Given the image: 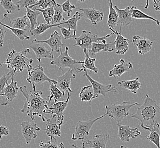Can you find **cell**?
Wrapping results in <instances>:
<instances>
[{
    "label": "cell",
    "mask_w": 160,
    "mask_h": 148,
    "mask_svg": "<svg viewBox=\"0 0 160 148\" xmlns=\"http://www.w3.org/2000/svg\"><path fill=\"white\" fill-rule=\"evenodd\" d=\"M19 91L22 93L26 98L25 101L21 112L25 113L30 119L34 121V116L40 117L42 121L45 122V115L48 114V110L51 106L53 99L51 96L43 98L41 91L37 90L35 84H32V89L30 92L27 90L26 86L19 88Z\"/></svg>",
    "instance_id": "6da1fadb"
},
{
    "label": "cell",
    "mask_w": 160,
    "mask_h": 148,
    "mask_svg": "<svg viewBox=\"0 0 160 148\" xmlns=\"http://www.w3.org/2000/svg\"><path fill=\"white\" fill-rule=\"evenodd\" d=\"M131 117L140 121L142 129L148 130L156 125H160V106L147 94L142 105L138 108L136 113Z\"/></svg>",
    "instance_id": "7a4b0ae2"
},
{
    "label": "cell",
    "mask_w": 160,
    "mask_h": 148,
    "mask_svg": "<svg viewBox=\"0 0 160 148\" xmlns=\"http://www.w3.org/2000/svg\"><path fill=\"white\" fill-rule=\"evenodd\" d=\"M29 48H26L22 52H17L12 49L8 54L7 61L2 62V64L7 65V68L16 72H22L23 70L26 69L28 72L32 70V59L27 57V54H30Z\"/></svg>",
    "instance_id": "3957f363"
},
{
    "label": "cell",
    "mask_w": 160,
    "mask_h": 148,
    "mask_svg": "<svg viewBox=\"0 0 160 148\" xmlns=\"http://www.w3.org/2000/svg\"><path fill=\"white\" fill-rule=\"evenodd\" d=\"M61 54L57 58L51 62V65H54L59 68V70L63 71L64 68H68L77 73L83 71L82 65L84 62L78 61L74 60L68 54V47H66L64 52H62V49L60 50Z\"/></svg>",
    "instance_id": "277c9868"
},
{
    "label": "cell",
    "mask_w": 160,
    "mask_h": 148,
    "mask_svg": "<svg viewBox=\"0 0 160 148\" xmlns=\"http://www.w3.org/2000/svg\"><path fill=\"white\" fill-rule=\"evenodd\" d=\"M139 104L135 103L130 104L129 102L124 101L120 104L107 105L105 106L106 114L118 123L121 122L122 120L129 115L131 108Z\"/></svg>",
    "instance_id": "5b68a950"
},
{
    "label": "cell",
    "mask_w": 160,
    "mask_h": 148,
    "mask_svg": "<svg viewBox=\"0 0 160 148\" xmlns=\"http://www.w3.org/2000/svg\"><path fill=\"white\" fill-rule=\"evenodd\" d=\"M113 33H110L107 36L102 37H99L96 34H93L91 32L83 30L82 34L79 37H75V40L76 41V43L74 45V46H79L83 50H87L90 51L92 47V43L93 42H99L106 40L109 37L112 36Z\"/></svg>",
    "instance_id": "8992f818"
},
{
    "label": "cell",
    "mask_w": 160,
    "mask_h": 148,
    "mask_svg": "<svg viewBox=\"0 0 160 148\" xmlns=\"http://www.w3.org/2000/svg\"><path fill=\"white\" fill-rule=\"evenodd\" d=\"M107 116V114H104L102 116L97 117L95 119L89 120L86 121H79L77 122L75 126V131L72 134L71 139L74 141L76 140H83L86 138L87 136L89 135L90 130L92 127L93 125L99 120L102 119L104 117Z\"/></svg>",
    "instance_id": "52a82bcc"
},
{
    "label": "cell",
    "mask_w": 160,
    "mask_h": 148,
    "mask_svg": "<svg viewBox=\"0 0 160 148\" xmlns=\"http://www.w3.org/2000/svg\"><path fill=\"white\" fill-rule=\"evenodd\" d=\"M83 71L84 72V76L87 77V79L89 81L92 87L93 91V99L98 97L100 95L105 96L106 93L109 92H112L115 93H118V90L115 87H113L111 84L105 85L93 80L92 78L87 74L86 69L83 67Z\"/></svg>",
    "instance_id": "ba28073f"
},
{
    "label": "cell",
    "mask_w": 160,
    "mask_h": 148,
    "mask_svg": "<svg viewBox=\"0 0 160 148\" xmlns=\"http://www.w3.org/2000/svg\"><path fill=\"white\" fill-rule=\"evenodd\" d=\"M14 78L15 75L11 77V83H7L4 88L3 93L0 96V106H7L16 97L19 88L17 86V81H14Z\"/></svg>",
    "instance_id": "9c48e42d"
},
{
    "label": "cell",
    "mask_w": 160,
    "mask_h": 148,
    "mask_svg": "<svg viewBox=\"0 0 160 148\" xmlns=\"http://www.w3.org/2000/svg\"><path fill=\"white\" fill-rule=\"evenodd\" d=\"M68 97L67 100L63 101H58L54 103V101L51 104V106L48 110V113L51 115V116H57V121L59 127L61 128V126L64 120L63 112L68 106V103L70 98V93L68 92Z\"/></svg>",
    "instance_id": "30bf717a"
},
{
    "label": "cell",
    "mask_w": 160,
    "mask_h": 148,
    "mask_svg": "<svg viewBox=\"0 0 160 148\" xmlns=\"http://www.w3.org/2000/svg\"><path fill=\"white\" fill-rule=\"evenodd\" d=\"M26 81L29 83L32 84V85L35 84L43 83L45 81L52 83L55 85H57V81L50 79L45 74L43 71V68L40 65H39L37 67L29 71V76L26 79Z\"/></svg>",
    "instance_id": "8fae6325"
},
{
    "label": "cell",
    "mask_w": 160,
    "mask_h": 148,
    "mask_svg": "<svg viewBox=\"0 0 160 148\" xmlns=\"http://www.w3.org/2000/svg\"><path fill=\"white\" fill-rule=\"evenodd\" d=\"M109 139L108 133L94 136L91 139L85 138L82 140V148H106Z\"/></svg>",
    "instance_id": "7c38bea8"
},
{
    "label": "cell",
    "mask_w": 160,
    "mask_h": 148,
    "mask_svg": "<svg viewBox=\"0 0 160 148\" xmlns=\"http://www.w3.org/2000/svg\"><path fill=\"white\" fill-rule=\"evenodd\" d=\"M118 128V137L121 141L127 142L130 141L131 138L135 139L141 136V132L138 128H131L128 125L122 126L120 123L117 124Z\"/></svg>",
    "instance_id": "4fadbf2b"
},
{
    "label": "cell",
    "mask_w": 160,
    "mask_h": 148,
    "mask_svg": "<svg viewBox=\"0 0 160 148\" xmlns=\"http://www.w3.org/2000/svg\"><path fill=\"white\" fill-rule=\"evenodd\" d=\"M21 126L23 137L25 140L26 143L28 144L32 141V140L36 139L37 137V132L41 131L34 122H29L28 121H23L21 124Z\"/></svg>",
    "instance_id": "5bb4252c"
},
{
    "label": "cell",
    "mask_w": 160,
    "mask_h": 148,
    "mask_svg": "<svg viewBox=\"0 0 160 148\" xmlns=\"http://www.w3.org/2000/svg\"><path fill=\"white\" fill-rule=\"evenodd\" d=\"M74 71L69 69L65 74L57 77V87L59 90L65 94L66 92L71 93L73 91L71 89V81L76 77V75Z\"/></svg>",
    "instance_id": "9a60e30c"
},
{
    "label": "cell",
    "mask_w": 160,
    "mask_h": 148,
    "mask_svg": "<svg viewBox=\"0 0 160 148\" xmlns=\"http://www.w3.org/2000/svg\"><path fill=\"white\" fill-rule=\"evenodd\" d=\"M122 27L120 26V31L118 32L115 29L109 27L110 30L112 31L113 34L116 35V38L115 42V50L116 54L122 55L125 54V53L128 51V46L129 44V41L128 39L125 38L122 35Z\"/></svg>",
    "instance_id": "2e32d148"
},
{
    "label": "cell",
    "mask_w": 160,
    "mask_h": 148,
    "mask_svg": "<svg viewBox=\"0 0 160 148\" xmlns=\"http://www.w3.org/2000/svg\"><path fill=\"white\" fill-rule=\"evenodd\" d=\"M32 42L46 43L50 47L52 52H60V50L63 48L64 46V43L62 42V37L61 35L57 31H54V32H52L50 37L47 40L38 41L35 38L32 40Z\"/></svg>",
    "instance_id": "e0dca14e"
},
{
    "label": "cell",
    "mask_w": 160,
    "mask_h": 148,
    "mask_svg": "<svg viewBox=\"0 0 160 148\" xmlns=\"http://www.w3.org/2000/svg\"><path fill=\"white\" fill-rule=\"evenodd\" d=\"M32 45L30 46V48L34 52L36 59L40 62L42 58H47L53 60L54 55L51 50H48L42 43L32 42Z\"/></svg>",
    "instance_id": "ac0fdd59"
},
{
    "label": "cell",
    "mask_w": 160,
    "mask_h": 148,
    "mask_svg": "<svg viewBox=\"0 0 160 148\" xmlns=\"http://www.w3.org/2000/svg\"><path fill=\"white\" fill-rule=\"evenodd\" d=\"M132 42L134 45L138 48V52L141 55H144L150 52L152 48L153 41L142 37L135 36L132 38Z\"/></svg>",
    "instance_id": "d6986e66"
},
{
    "label": "cell",
    "mask_w": 160,
    "mask_h": 148,
    "mask_svg": "<svg viewBox=\"0 0 160 148\" xmlns=\"http://www.w3.org/2000/svg\"><path fill=\"white\" fill-rule=\"evenodd\" d=\"M82 11L83 17L90 20L93 25H96L98 23L102 21L104 17L102 12L99 11L95 8H78Z\"/></svg>",
    "instance_id": "ffe728a7"
},
{
    "label": "cell",
    "mask_w": 160,
    "mask_h": 148,
    "mask_svg": "<svg viewBox=\"0 0 160 148\" xmlns=\"http://www.w3.org/2000/svg\"><path fill=\"white\" fill-rule=\"evenodd\" d=\"M46 120L47 121L46 128L44 131L50 139H53L55 137V136L61 137V128L58 126L57 116H51V119H48L46 117Z\"/></svg>",
    "instance_id": "44dd1931"
},
{
    "label": "cell",
    "mask_w": 160,
    "mask_h": 148,
    "mask_svg": "<svg viewBox=\"0 0 160 148\" xmlns=\"http://www.w3.org/2000/svg\"><path fill=\"white\" fill-rule=\"evenodd\" d=\"M133 68V65L131 62H125V61L122 58L120 61V64L115 65L113 68L109 72V77H120L126 72L129 71Z\"/></svg>",
    "instance_id": "7402d4cb"
},
{
    "label": "cell",
    "mask_w": 160,
    "mask_h": 148,
    "mask_svg": "<svg viewBox=\"0 0 160 148\" xmlns=\"http://www.w3.org/2000/svg\"><path fill=\"white\" fill-rule=\"evenodd\" d=\"M113 7L118 14V25L121 24L122 26H128L130 25L132 21L131 7H127L124 9H120L116 6Z\"/></svg>",
    "instance_id": "603a6c76"
},
{
    "label": "cell",
    "mask_w": 160,
    "mask_h": 148,
    "mask_svg": "<svg viewBox=\"0 0 160 148\" xmlns=\"http://www.w3.org/2000/svg\"><path fill=\"white\" fill-rule=\"evenodd\" d=\"M115 42H109V43H99V42H93L92 43V47L88 52L89 55H95L100 52H112L115 50Z\"/></svg>",
    "instance_id": "cb8c5ba5"
},
{
    "label": "cell",
    "mask_w": 160,
    "mask_h": 148,
    "mask_svg": "<svg viewBox=\"0 0 160 148\" xmlns=\"http://www.w3.org/2000/svg\"><path fill=\"white\" fill-rule=\"evenodd\" d=\"M118 86L122 88L127 89L130 91L132 93H137L138 89L141 88L142 84L139 81V77H137L133 80H128V81H118Z\"/></svg>",
    "instance_id": "d4e9b609"
},
{
    "label": "cell",
    "mask_w": 160,
    "mask_h": 148,
    "mask_svg": "<svg viewBox=\"0 0 160 148\" xmlns=\"http://www.w3.org/2000/svg\"><path fill=\"white\" fill-rule=\"evenodd\" d=\"M83 17L82 13H79V12H77L71 18L68 19V21H64L63 22L59 23V26L63 27H68V29L72 30L74 31L75 35H76L77 32V23L78 21Z\"/></svg>",
    "instance_id": "484cf974"
},
{
    "label": "cell",
    "mask_w": 160,
    "mask_h": 148,
    "mask_svg": "<svg viewBox=\"0 0 160 148\" xmlns=\"http://www.w3.org/2000/svg\"><path fill=\"white\" fill-rule=\"evenodd\" d=\"M160 124H158L149 128L147 131H150L151 133L149 135L145 136L146 139L153 143L157 148H160Z\"/></svg>",
    "instance_id": "4316f807"
},
{
    "label": "cell",
    "mask_w": 160,
    "mask_h": 148,
    "mask_svg": "<svg viewBox=\"0 0 160 148\" xmlns=\"http://www.w3.org/2000/svg\"><path fill=\"white\" fill-rule=\"evenodd\" d=\"M109 9L107 25L110 28L115 29L116 27L118 25V17L116 10L113 7L112 0H109Z\"/></svg>",
    "instance_id": "83f0119b"
},
{
    "label": "cell",
    "mask_w": 160,
    "mask_h": 148,
    "mask_svg": "<svg viewBox=\"0 0 160 148\" xmlns=\"http://www.w3.org/2000/svg\"><path fill=\"white\" fill-rule=\"evenodd\" d=\"M132 18L135 19H148L153 21L157 23V25H160V21L158 19H155L153 17L148 15L147 14L142 12L141 10L138 9L135 6L131 7Z\"/></svg>",
    "instance_id": "f1b7e54d"
},
{
    "label": "cell",
    "mask_w": 160,
    "mask_h": 148,
    "mask_svg": "<svg viewBox=\"0 0 160 148\" xmlns=\"http://www.w3.org/2000/svg\"><path fill=\"white\" fill-rule=\"evenodd\" d=\"M26 17L30 20V32L32 31V30L35 29V26L38 25V23L37 21V18L39 15H40L41 12L37 10H32V9H30L28 7H26Z\"/></svg>",
    "instance_id": "f546056e"
},
{
    "label": "cell",
    "mask_w": 160,
    "mask_h": 148,
    "mask_svg": "<svg viewBox=\"0 0 160 148\" xmlns=\"http://www.w3.org/2000/svg\"><path fill=\"white\" fill-rule=\"evenodd\" d=\"M83 51L85 55V59L82 66L86 70H89L91 71H93L94 73L97 74L98 72V68L95 66V62L96 61V59L90 57L88 54V50H83Z\"/></svg>",
    "instance_id": "4dcf8cb0"
},
{
    "label": "cell",
    "mask_w": 160,
    "mask_h": 148,
    "mask_svg": "<svg viewBox=\"0 0 160 148\" xmlns=\"http://www.w3.org/2000/svg\"><path fill=\"white\" fill-rule=\"evenodd\" d=\"M93 91L91 85L82 88L79 93V97L82 101H88L91 103L93 100Z\"/></svg>",
    "instance_id": "1f68e13d"
},
{
    "label": "cell",
    "mask_w": 160,
    "mask_h": 148,
    "mask_svg": "<svg viewBox=\"0 0 160 148\" xmlns=\"http://www.w3.org/2000/svg\"><path fill=\"white\" fill-rule=\"evenodd\" d=\"M53 7L54 9V14L52 21L51 22V25L58 24L66 21L63 17V11L62 10L61 5L55 2L54 4Z\"/></svg>",
    "instance_id": "d6a6232c"
},
{
    "label": "cell",
    "mask_w": 160,
    "mask_h": 148,
    "mask_svg": "<svg viewBox=\"0 0 160 148\" xmlns=\"http://www.w3.org/2000/svg\"><path fill=\"white\" fill-rule=\"evenodd\" d=\"M50 91L54 103L64 101V95L61 90L58 89L57 86L52 83H50Z\"/></svg>",
    "instance_id": "836d02e7"
},
{
    "label": "cell",
    "mask_w": 160,
    "mask_h": 148,
    "mask_svg": "<svg viewBox=\"0 0 160 148\" xmlns=\"http://www.w3.org/2000/svg\"><path fill=\"white\" fill-rule=\"evenodd\" d=\"M28 18L26 16L21 17L13 19L12 21L10 22L11 23V27L16 29H21V30H26V27H30L29 23L28 22Z\"/></svg>",
    "instance_id": "e575fe53"
},
{
    "label": "cell",
    "mask_w": 160,
    "mask_h": 148,
    "mask_svg": "<svg viewBox=\"0 0 160 148\" xmlns=\"http://www.w3.org/2000/svg\"><path fill=\"white\" fill-rule=\"evenodd\" d=\"M3 19H2L3 21ZM2 21L1 22V24L5 26V27H7V29H9L13 34L14 36H16L17 38L20 39L21 41L23 42V41L24 39H27V40H30V37L28 36V32H26V30H21V29H16V28H13L11 26H9L6 24H4L2 23Z\"/></svg>",
    "instance_id": "d590c367"
},
{
    "label": "cell",
    "mask_w": 160,
    "mask_h": 148,
    "mask_svg": "<svg viewBox=\"0 0 160 148\" xmlns=\"http://www.w3.org/2000/svg\"><path fill=\"white\" fill-rule=\"evenodd\" d=\"M58 26H59V23L55 24V25H48L47 23L42 22L37 26L35 29H33L32 31H31L30 34H31V36L37 37V36L41 35L48 29H51L53 27H58Z\"/></svg>",
    "instance_id": "8d00e7d4"
},
{
    "label": "cell",
    "mask_w": 160,
    "mask_h": 148,
    "mask_svg": "<svg viewBox=\"0 0 160 148\" xmlns=\"http://www.w3.org/2000/svg\"><path fill=\"white\" fill-rule=\"evenodd\" d=\"M0 3L8 14H13L21 10L12 0H0Z\"/></svg>",
    "instance_id": "74e56055"
},
{
    "label": "cell",
    "mask_w": 160,
    "mask_h": 148,
    "mask_svg": "<svg viewBox=\"0 0 160 148\" xmlns=\"http://www.w3.org/2000/svg\"><path fill=\"white\" fill-rule=\"evenodd\" d=\"M35 10L42 13L43 16L44 17L45 22L48 25H51V22L52 21L54 14V9L53 6L46 8L45 9H42L38 7H35Z\"/></svg>",
    "instance_id": "f35d334b"
},
{
    "label": "cell",
    "mask_w": 160,
    "mask_h": 148,
    "mask_svg": "<svg viewBox=\"0 0 160 148\" xmlns=\"http://www.w3.org/2000/svg\"><path fill=\"white\" fill-rule=\"evenodd\" d=\"M39 146L41 148H65L63 142H61L59 145H58L55 137L50 139L47 143H45L41 141L39 142Z\"/></svg>",
    "instance_id": "ab89813d"
},
{
    "label": "cell",
    "mask_w": 160,
    "mask_h": 148,
    "mask_svg": "<svg viewBox=\"0 0 160 148\" xmlns=\"http://www.w3.org/2000/svg\"><path fill=\"white\" fill-rule=\"evenodd\" d=\"M15 72L13 70H11L9 72L3 75L2 77H0V96L3 93L4 88L6 86L8 81L11 77L14 75Z\"/></svg>",
    "instance_id": "60d3db41"
},
{
    "label": "cell",
    "mask_w": 160,
    "mask_h": 148,
    "mask_svg": "<svg viewBox=\"0 0 160 148\" xmlns=\"http://www.w3.org/2000/svg\"><path fill=\"white\" fill-rule=\"evenodd\" d=\"M55 2V0H38L37 3L29 7V8L32 9L35 6H38L40 9H45L46 8L52 7Z\"/></svg>",
    "instance_id": "b9f144b4"
},
{
    "label": "cell",
    "mask_w": 160,
    "mask_h": 148,
    "mask_svg": "<svg viewBox=\"0 0 160 148\" xmlns=\"http://www.w3.org/2000/svg\"><path fill=\"white\" fill-rule=\"evenodd\" d=\"M61 5L63 12H64L68 17L70 16L71 13H72L74 9H75V5L71 4L70 0H67Z\"/></svg>",
    "instance_id": "7bdbcfd3"
},
{
    "label": "cell",
    "mask_w": 160,
    "mask_h": 148,
    "mask_svg": "<svg viewBox=\"0 0 160 148\" xmlns=\"http://www.w3.org/2000/svg\"><path fill=\"white\" fill-rule=\"evenodd\" d=\"M38 0H19L17 2L16 4L19 7V9H22L26 7H30L37 3Z\"/></svg>",
    "instance_id": "ee69618b"
},
{
    "label": "cell",
    "mask_w": 160,
    "mask_h": 148,
    "mask_svg": "<svg viewBox=\"0 0 160 148\" xmlns=\"http://www.w3.org/2000/svg\"><path fill=\"white\" fill-rule=\"evenodd\" d=\"M59 29H61L62 34L63 37L64 39H68L70 38H75L77 36L74 34V32H71V30L70 29H66L63 27L62 26H59L58 27Z\"/></svg>",
    "instance_id": "f6af8a7d"
},
{
    "label": "cell",
    "mask_w": 160,
    "mask_h": 148,
    "mask_svg": "<svg viewBox=\"0 0 160 148\" xmlns=\"http://www.w3.org/2000/svg\"><path fill=\"white\" fill-rule=\"evenodd\" d=\"M2 20H0V47H2L3 45V39L5 37L7 32V28L1 24Z\"/></svg>",
    "instance_id": "bcb514c9"
},
{
    "label": "cell",
    "mask_w": 160,
    "mask_h": 148,
    "mask_svg": "<svg viewBox=\"0 0 160 148\" xmlns=\"http://www.w3.org/2000/svg\"><path fill=\"white\" fill-rule=\"evenodd\" d=\"M9 134V130L6 126H0V140L3 136H8Z\"/></svg>",
    "instance_id": "7dc6e473"
},
{
    "label": "cell",
    "mask_w": 160,
    "mask_h": 148,
    "mask_svg": "<svg viewBox=\"0 0 160 148\" xmlns=\"http://www.w3.org/2000/svg\"><path fill=\"white\" fill-rule=\"evenodd\" d=\"M154 8L156 11H160V0H152Z\"/></svg>",
    "instance_id": "c3c4849f"
},
{
    "label": "cell",
    "mask_w": 160,
    "mask_h": 148,
    "mask_svg": "<svg viewBox=\"0 0 160 148\" xmlns=\"http://www.w3.org/2000/svg\"><path fill=\"white\" fill-rule=\"evenodd\" d=\"M149 0H147L146 5H145V7H144V8L146 9H147L148 8V7H149Z\"/></svg>",
    "instance_id": "681fc988"
},
{
    "label": "cell",
    "mask_w": 160,
    "mask_h": 148,
    "mask_svg": "<svg viewBox=\"0 0 160 148\" xmlns=\"http://www.w3.org/2000/svg\"><path fill=\"white\" fill-rule=\"evenodd\" d=\"M72 146L73 147V148H80V147H79L78 146H77V145H75V144H73V145H72Z\"/></svg>",
    "instance_id": "f907efd6"
},
{
    "label": "cell",
    "mask_w": 160,
    "mask_h": 148,
    "mask_svg": "<svg viewBox=\"0 0 160 148\" xmlns=\"http://www.w3.org/2000/svg\"><path fill=\"white\" fill-rule=\"evenodd\" d=\"M78 1H79L80 2H84L86 0H78Z\"/></svg>",
    "instance_id": "816d5d0a"
},
{
    "label": "cell",
    "mask_w": 160,
    "mask_h": 148,
    "mask_svg": "<svg viewBox=\"0 0 160 148\" xmlns=\"http://www.w3.org/2000/svg\"><path fill=\"white\" fill-rule=\"evenodd\" d=\"M120 148H128L127 147H126L125 146H123V145H122L121 146H120Z\"/></svg>",
    "instance_id": "f5cc1de1"
},
{
    "label": "cell",
    "mask_w": 160,
    "mask_h": 148,
    "mask_svg": "<svg viewBox=\"0 0 160 148\" xmlns=\"http://www.w3.org/2000/svg\"><path fill=\"white\" fill-rule=\"evenodd\" d=\"M0 66H2V62H0Z\"/></svg>",
    "instance_id": "db71d44e"
},
{
    "label": "cell",
    "mask_w": 160,
    "mask_h": 148,
    "mask_svg": "<svg viewBox=\"0 0 160 148\" xmlns=\"http://www.w3.org/2000/svg\"><path fill=\"white\" fill-rule=\"evenodd\" d=\"M132 1H134V0H131Z\"/></svg>",
    "instance_id": "11a10c76"
},
{
    "label": "cell",
    "mask_w": 160,
    "mask_h": 148,
    "mask_svg": "<svg viewBox=\"0 0 160 148\" xmlns=\"http://www.w3.org/2000/svg\"><path fill=\"white\" fill-rule=\"evenodd\" d=\"M159 106H160V105H159Z\"/></svg>",
    "instance_id": "9f6ffc18"
}]
</instances>
